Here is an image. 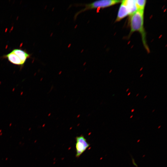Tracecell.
Returning <instances> with one entry per match:
<instances>
[{"instance_id": "17", "label": "cell", "mask_w": 167, "mask_h": 167, "mask_svg": "<svg viewBox=\"0 0 167 167\" xmlns=\"http://www.w3.org/2000/svg\"><path fill=\"white\" fill-rule=\"evenodd\" d=\"M155 111V109H154L152 111V112H154V111Z\"/></svg>"}, {"instance_id": "9", "label": "cell", "mask_w": 167, "mask_h": 167, "mask_svg": "<svg viewBox=\"0 0 167 167\" xmlns=\"http://www.w3.org/2000/svg\"><path fill=\"white\" fill-rule=\"evenodd\" d=\"M132 163H133V165H135V166H136L137 167V165L135 163V162L134 160V159H133V158L132 157Z\"/></svg>"}, {"instance_id": "8", "label": "cell", "mask_w": 167, "mask_h": 167, "mask_svg": "<svg viewBox=\"0 0 167 167\" xmlns=\"http://www.w3.org/2000/svg\"><path fill=\"white\" fill-rule=\"evenodd\" d=\"M138 10H144L147 1L145 0H135Z\"/></svg>"}, {"instance_id": "6", "label": "cell", "mask_w": 167, "mask_h": 167, "mask_svg": "<svg viewBox=\"0 0 167 167\" xmlns=\"http://www.w3.org/2000/svg\"><path fill=\"white\" fill-rule=\"evenodd\" d=\"M12 51L18 56L24 64L31 56L30 54L21 49H15Z\"/></svg>"}, {"instance_id": "4", "label": "cell", "mask_w": 167, "mask_h": 167, "mask_svg": "<svg viewBox=\"0 0 167 167\" xmlns=\"http://www.w3.org/2000/svg\"><path fill=\"white\" fill-rule=\"evenodd\" d=\"M118 9L115 22H119L128 15H130L128 10L122 0Z\"/></svg>"}, {"instance_id": "3", "label": "cell", "mask_w": 167, "mask_h": 167, "mask_svg": "<svg viewBox=\"0 0 167 167\" xmlns=\"http://www.w3.org/2000/svg\"><path fill=\"white\" fill-rule=\"evenodd\" d=\"M86 139L83 135L77 136L76 138V157H79L89 146Z\"/></svg>"}, {"instance_id": "10", "label": "cell", "mask_w": 167, "mask_h": 167, "mask_svg": "<svg viewBox=\"0 0 167 167\" xmlns=\"http://www.w3.org/2000/svg\"><path fill=\"white\" fill-rule=\"evenodd\" d=\"M135 111V109H132L131 110V112H133L134 111Z\"/></svg>"}, {"instance_id": "11", "label": "cell", "mask_w": 167, "mask_h": 167, "mask_svg": "<svg viewBox=\"0 0 167 167\" xmlns=\"http://www.w3.org/2000/svg\"><path fill=\"white\" fill-rule=\"evenodd\" d=\"M131 93V92H129V93H128V94H127V96H129V95H130Z\"/></svg>"}, {"instance_id": "7", "label": "cell", "mask_w": 167, "mask_h": 167, "mask_svg": "<svg viewBox=\"0 0 167 167\" xmlns=\"http://www.w3.org/2000/svg\"><path fill=\"white\" fill-rule=\"evenodd\" d=\"M123 2L127 7L130 15L138 10L135 0H122Z\"/></svg>"}, {"instance_id": "13", "label": "cell", "mask_w": 167, "mask_h": 167, "mask_svg": "<svg viewBox=\"0 0 167 167\" xmlns=\"http://www.w3.org/2000/svg\"><path fill=\"white\" fill-rule=\"evenodd\" d=\"M147 95L145 96H144V99H145L147 97Z\"/></svg>"}, {"instance_id": "5", "label": "cell", "mask_w": 167, "mask_h": 167, "mask_svg": "<svg viewBox=\"0 0 167 167\" xmlns=\"http://www.w3.org/2000/svg\"><path fill=\"white\" fill-rule=\"evenodd\" d=\"M3 57L7 58L9 62L14 64L21 67L23 66L24 65L18 56L12 51L4 55Z\"/></svg>"}, {"instance_id": "2", "label": "cell", "mask_w": 167, "mask_h": 167, "mask_svg": "<svg viewBox=\"0 0 167 167\" xmlns=\"http://www.w3.org/2000/svg\"><path fill=\"white\" fill-rule=\"evenodd\" d=\"M122 1V0H100L95 1L88 3L76 4L75 5V6H82L84 7L75 13L74 17V19L75 20L78 15L80 14L87 11L107 8L121 3Z\"/></svg>"}, {"instance_id": "12", "label": "cell", "mask_w": 167, "mask_h": 167, "mask_svg": "<svg viewBox=\"0 0 167 167\" xmlns=\"http://www.w3.org/2000/svg\"><path fill=\"white\" fill-rule=\"evenodd\" d=\"M129 88H127V89H126V92H127V91H129Z\"/></svg>"}, {"instance_id": "15", "label": "cell", "mask_w": 167, "mask_h": 167, "mask_svg": "<svg viewBox=\"0 0 167 167\" xmlns=\"http://www.w3.org/2000/svg\"><path fill=\"white\" fill-rule=\"evenodd\" d=\"M143 75V74H142L140 76V77H141Z\"/></svg>"}, {"instance_id": "1", "label": "cell", "mask_w": 167, "mask_h": 167, "mask_svg": "<svg viewBox=\"0 0 167 167\" xmlns=\"http://www.w3.org/2000/svg\"><path fill=\"white\" fill-rule=\"evenodd\" d=\"M130 16V31L129 36L135 32H139L141 36L143 45L147 52L149 53L150 50L147 44L144 27V10H138Z\"/></svg>"}, {"instance_id": "14", "label": "cell", "mask_w": 167, "mask_h": 167, "mask_svg": "<svg viewBox=\"0 0 167 167\" xmlns=\"http://www.w3.org/2000/svg\"><path fill=\"white\" fill-rule=\"evenodd\" d=\"M133 117V115H132L131 116V117H130V118H131L132 117Z\"/></svg>"}, {"instance_id": "16", "label": "cell", "mask_w": 167, "mask_h": 167, "mask_svg": "<svg viewBox=\"0 0 167 167\" xmlns=\"http://www.w3.org/2000/svg\"><path fill=\"white\" fill-rule=\"evenodd\" d=\"M139 95V93L137 94L136 95V96H138Z\"/></svg>"}]
</instances>
